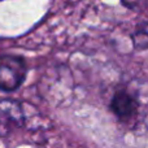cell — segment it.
<instances>
[{
    "label": "cell",
    "instance_id": "1",
    "mask_svg": "<svg viewBox=\"0 0 148 148\" xmlns=\"http://www.w3.org/2000/svg\"><path fill=\"white\" fill-rule=\"evenodd\" d=\"M27 73L26 62L22 57L13 55L0 56V90L14 91L23 83Z\"/></svg>",
    "mask_w": 148,
    "mask_h": 148
},
{
    "label": "cell",
    "instance_id": "2",
    "mask_svg": "<svg viewBox=\"0 0 148 148\" xmlns=\"http://www.w3.org/2000/svg\"><path fill=\"white\" fill-rule=\"evenodd\" d=\"M25 122L23 109L20 101L13 99H0V138H5Z\"/></svg>",
    "mask_w": 148,
    "mask_h": 148
},
{
    "label": "cell",
    "instance_id": "3",
    "mask_svg": "<svg viewBox=\"0 0 148 148\" xmlns=\"http://www.w3.org/2000/svg\"><path fill=\"white\" fill-rule=\"evenodd\" d=\"M139 108V103L129 94L126 90H118L110 101L112 112L121 120H127L133 117Z\"/></svg>",
    "mask_w": 148,
    "mask_h": 148
},
{
    "label": "cell",
    "instance_id": "4",
    "mask_svg": "<svg viewBox=\"0 0 148 148\" xmlns=\"http://www.w3.org/2000/svg\"><path fill=\"white\" fill-rule=\"evenodd\" d=\"M123 3V5L127 8H131V9H136V8L140 7L142 3H144L146 0H121Z\"/></svg>",
    "mask_w": 148,
    "mask_h": 148
}]
</instances>
